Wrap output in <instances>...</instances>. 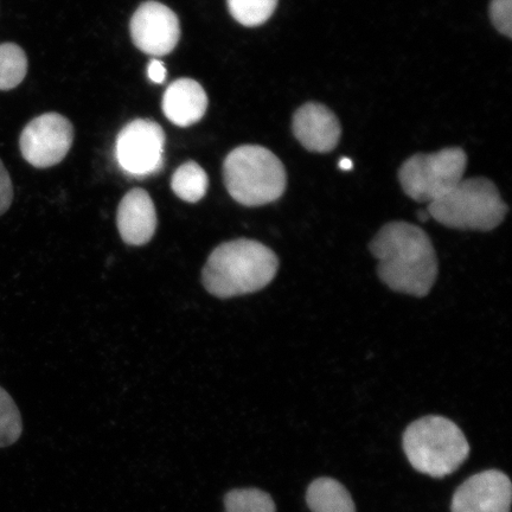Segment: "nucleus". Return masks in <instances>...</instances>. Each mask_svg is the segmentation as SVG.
Returning <instances> with one entry per match:
<instances>
[{"label":"nucleus","instance_id":"obj_7","mask_svg":"<svg viewBox=\"0 0 512 512\" xmlns=\"http://www.w3.org/2000/svg\"><path fill=\"white\" fill-rule=\"evenodd\" d=\"M165 133L156 121L137 119L120 131L115 158L125 174L136 178L156 175L164 165Z\"/></svg>","mask_w":512,"mask_h":512},{"label":"nucleus","instance_id":"obj_18","mask_svg":"<svg viewBox=\"0 0 512 512\" xmlns=\"http://www.w3.org/2000/svg\"><path fill=\"white\" fill-rule=\"evenodd\" d=\"M230 15L243 27H259L277 9L279 0H227Z\"/></svg>","mask_w":512,"mask_h":512},{"label":"nucleus","instance_id":"obj_9","mask_svg":"<svg viewBox=\"0 0 512 512\" xmlns=\"http://www.w3.org/2000/svg\"><path fill=\"white\" fill-rule=\"evenodd\" d=\"M130 30L134 46L150 56L169 55L181 38L175 12L155 0L139 6L132 16Z\"/></svg>","mask_w":512,"mask_h":512},{"label":"nucleus","instance_id":"obj_11","mask_svg":"<svg viewBox=\"0 0 512 512\" xmlns=\"http://www.w3.org/2000/svg\"><path fill=\"white\" fill-rule=\"evenodd\" d=\"M292 128L298 142L307 151L317 153L335 150L342 133L335 113L317 102L298 108L293 115Z\"/></svg>","mask_w":512,"mask_h":512},{"label":"nucleus","instance_id":"obj_8","mask_svg":"<svg viewBox=\"0 0 512 512\" xmlns=\"http://www.w3.org/2000/svg\"><path fill=\"white\" fill-rule=\"evenodd\" d=\"M74 142V127L59 113L31 120L19 139L22 156L37 169H48L67 157Z\"/></svg>","mask_w":512,"mask_h":512},{"label":"nucleus","instance_id":"obj_2","mask_svg":"<svg viewBox=\"0 0 512 512\" xmlns=\"http://www.w3.org/2000/svg\"><path fill=\"white\" fill-rule=\"evenodd\" d=\"M279 259L259 241L224 242L210 254L202 272L206 290L220 299L261 291L277 275Z\"/></svg>","mask_w":512,"mask_h":512},{"label":"nucleus","instance_id":"obj_6","mask_svg":"<svg viewBox=\"0 0 512 512\" xmlns=\"http://www.w3.org/2000/svg\"><path fill=\"white\" fill-rule=\"evenodd\" d=\"M467 156L460 147H447L430 155L408 158L399 171L403 191L412 200L431 204L464 179Z\"/></svg>","mask_w":512,"mask_h":512},{"label":"nucleus","instance_id":"obj_23","mask_svg":"<svg viewBox=\"0 0 512 512\" xmlns=\"http://www.w3.org/2000/svg\"><path fill=\"white\" fill-rule=\"evenodd\" d=\"M339 168L344 171H349L354 168V163H352V160L349 158H342L339 160Z\"/></svg>","mask_w":512,"mask_h":512},{"label":"nucleus","instance_id":"obj_14","mask_svg":"<svg viewBox=\"0 0 512 512\" xmlns=\"http://www.w3.org/2000/svg\"><path fill=\"white\" fill-rule=\"evenodd\" d=\"M306 502L312 512H356L349 491L334 478L313 480L306 492Z\"/></svg>","mask_w":512,"mask_h":512},{"label":"nucleus","instance_id":"obj_15","mask_svg":"<svg viewBox=\"0 0 512 512\" xmlns=\"http://www.w3.org/2000/svg\"><path fill=\"white\" fill-rule=\"evenodd\" d=\"M209 187L207 172L196 162L184 163L171 178V188L184 202L197 203L206 196Z\"/></svg>","mask_w":512,"mask_h":512},{"label":"nucleus","instance_id":"obj_17","mask_svg":"<svg viewBox=\"0 0 512 512\" xmlns=\"http://www.w3.org/2000/svg\"><path fill=\"white\" fill-rule=\"evenodd\" d=\"M223 503L226 512H277L271 495L256 488L229 491Z\"/></svg>","mask_w":512,"mask_h":512},{"label":"nucleus","instance_id":"obj_19","mask_svg":"<svg viewBox=\"0 0 512 512\" xmlns=\"http://www.w3.org/2000/svg\"><path fill=\"white\" fill-rule=\"evenodd\" d=\"M23 422L14 399L0 387V447L15 444L21 438Z\"/></svg>","mask_w":512,"mask_h":512},{"label":"nucleus","instance_id":"obj_1","mask_svg":"<svg viewBox=\"0 0 512 512\" xmlns=\"http://www.w3.org/2000/svg\"><path fill=\"white\" fill-rule=\"evenodd\" d=\"M379 265L380 279L395 292L425 297L438 277V260L433 243L415 224L387 223L370 242Z\"/></svg>","mask_w":512,"mask_h":512},{"label":"nucleus","instance_id":"obj_20","mask_svg":"<svg viewBox=\"0 0 512 512\" xmlns=\"http://www.w3.org/2000/svg\"><path fill=\"white\" fill-rule=\"evenodd\" d=\"M489 15L499 34L512 36V0H491Z\"/></svg>","mask_w":512,"mask_h":512},{"label":"nucleus","instance_id":"obj_3","mask_svg":"<svg viewBox=\"0 0 512 512\" xmlns=\"http://www.w3.org/2000/svg\"><path fill=\"white\" fill-rule=\"evenodd\" d=\"M403 451L416 471L433 478L456 472L469 458L465 434L450 419L430 415L413 422L403 433Z\"/></svg>","mask_w":512,"mask_h":512},{"label":"nucleus","instance_id":"obj_22","mask_svg":"<svg viewBox=\"0 0 512 512\" xmlns=\"http://www.w3.org/2000/svg\"><path fill=\"white\" fill-rule=\"evenodd\" d=\"M147 74H149V78L152 82L163 83L166 79V68L164 63L159 60H152L149 64V68H147Z\"/></svg>","mask_w":512,"mask_h":512},{"label":"nucleus","instance_id":"obj_5","mask_svg":"<svg viewBox=\"0 0 512 512\" xmlns=\"http://www.w3.org/2000/svg\"><path fill=\"white\" fill-rule=\"evenodd\" d=\"M496 184L488 178L462 179L446 195L428 204V214L443 226L472 232H490L508 214Z\"/></svg>","mask_w":512,"mask_h":512},{"label":"nucleus","instance_id":"obj_16","mask_svg":"<svg viewBox=\"0 0 512 512\" xmlns=\"http://www.w3.org/2000/svg\"><path fill=\"white\" fill-rule=\"evenodd\" d=\"M28 73V57L15 43L0 44V91L21 85Z\"/></svg>","mask_w":512,"mask_h":512},{"label":"nucleus","instance_id":"obj_10","mask_svg":"<svg viewBox=\"0 0 512 512\" xmlns=\"http://www.w3.org/2000/svg\"><path fill=\"white\" fill-rule=\"evenodd\" d=\"M510 479L498 470L477 473L454 492L452 512H510Z\"/></svg>","mask_w":512,"mask_h":512},{"label":"nucleus","instance_id":"obj_24","mask_svg":"<svg viewBox=\"0 0 512 512\" xmlns=\"http://www.w3.org/2000/svg\"><path fill=\"white\" fill-rule=\"evenodd\" d=\"M418 216L421 222H427L430 220V214H428V211H420Z\"/></svg>","mask_w":512,"mask_h":512},{"label":"nucleus","instance_id":"obj_21","mask_svg":"<svg viewBox=\"0 0 512 512\" xmlns=\"http://www.w3.org/2000/svg\"><path fill=\"white\" fill-rule=\"evenodd\" d=\"M14 201V185L2 160H0V216L4 215Z\"/></svg>","mask_w":512,"mask_h":512},{"label":"nucleus","instance_id":"obj_4","mask_svg":"<svg viewBox=\"0 0 512 512\" xmlns=\"http://www.w3.org/2000/svg\"><path fill=\"white\" fill-rule=\"evenodd\" d=\"M223 179L229 195L245 207L278 201L287 185L284 164L259 145H243L230 152L224 160Z\"/></svg>","mask_w":512,"mask_h":512},{"label":"nucleus","instance_id":"obj_12","mask_svg":"<svg viewBox=\"0 0 512 512\" xmlns=\"http://www.w3.org/2000/svg\"><path fill=\"white\" fill-rule=\"evenodd\" d=\"M157 211L149 192L128 191L118 208L117 224L121 239L128 246H144L157 229Z\"/></svg>","mask_w":512,"mask_h":512},{"label":"nucleus","instance_id":"obj_13","mask_svg":"<svg viewBox=\"0 0 512 512\" xmlns=\"http://www.w3.org/2000/svg\"><path fill=\"white\" fill-rule=\"evenodd\" d=\"M207 108V93L195 80H176L166 89L163 96L165 117L179 127L197 124L206 114Z\"/></svg>","mask_w":512,"mask_h":512}]
</instances>
